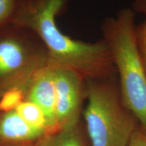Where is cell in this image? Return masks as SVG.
Returning a JSON list of instances; mask_svg holds the SVG:
<instances>
[{"instance_id": "7", "label": "cell", "mask_w": 146, "mask_h": 146, "mask_svg": "<svg viewBox=\"0 0 146 146\" xmlns=\"http://www.w3.org/2000/svg\"><path fill=\"white\" fill-rule=\"evenodd\" d=\"M44 133L36 130L22 118L14 110L2 113L0 117V140L13 145L33 143Z\"/></svg>"}, {"instance_id": "16", "label": "cell", "mask_w": 146, "mask_h": 146, "mask_svg": "<svg viewBox=\"0 0 146 146\" xmlns=\"http://www.w3.org/2000/svg\"><path fill=\"white\" fill-rule=\"evenodd\" d=\"M1 114H2V113H1V112H0V117H1Z\"/></svg>"}, {"instance_id": "15", "label": "cell", "mask_w": 146, "mask_h": 146, "mask_svg": "<svg viewBox=\"0 0 146 146\" xmlns=\"http://www.w3.org/2000/svg\"><path fill=\"white\" fill-rule=\"evenodd\" d=\"M11 146H35V144L33 143H25V144H17V145H14Z\"/></svg>"}, {"instance_id": "12", "label": "cell", "mask_w": 146, "mask_h": 146, "mask_svg": "<svg viewBox=\"0 0 146 146\" xmlns=\"http://www.w3.org/2000/svg\"><path fill=\"white\" fill-rule=\"evenodd\" d=\"M135 36L139 54L146 72V20L136 25Z\"/></svg>"}, {"instance_id": "13", "label": "cell", "mask_w": 146, "mask_h": 146, "mask_svg": "<svg viewBox=\"0 0 146 146\" xmlns=\"http://www.w3.org/2000/svg\"><path fill=\"white\" fill-rule=\"evenodd\" d=\"M128 146H146V136L136 131L131 137Z\"/></svg>"}, {"instance_id": "5", "label": "cell", "mask_w": 146, "mask_h": 146, "mask_svg": "<svg viewBox=\"0 0 146 146\" xmlns=\"http://www.w3.org/2000/svg\"><path fill=\"white\" fill-rule=\"evenodd\" d=\"M53 68L55 74L58 130L74 129L77 127L82 104L86 98V80L72 70L60 67Z\"/></svg>"}, {"instance_id": "1", "label": "cell", "mask_w": 146, "mask_h": 146, "mask_svg": "<svg viewBox=\"0 0 146 146\" xmlns=\"http://www.w3.org/2000/svg\"><path fill=\"white\" fill-rule=\"evenodd\" d=\"M68 0H20L12 23L35 33L46 47L49 64L68 69L85 80L117 75L112 55L103 39L94 43L73 39L58 28L56 17Z\"/></svg>"}, {"instance_id": "11", "label": "cell", "mask_w": 146, "mask_h": 146, "mask_svg": "<svg viewBox=\"0 0 146 146\" xmlns=\"http://www.w3.org/2000/svg\"><path fill=\"white\" fill-rule=\"evenodd\" d=\"M20 0H0V29L12 23Z\"/></svg>"}, {"instance_id": "3", "label": "cell", "mask_w": 146, "mask_h": 146, "mask_svg": "<svg viewBox=\"0 0 146 146\" xmlns=\"http://www.w3.org/2000/svg\"><path fill=\"white\" fill-rule=\"evenodd\" d=\"M116 76L86 80L83 114L91 146H128L136 131L137 120L123 104Z\"/></svg>"}, {"instance_id": "14", "label": "cell", "mask_w": 146, "mask_h": 146, "mask_svg": "<svg viewBox=\"0 0 146 146\" xmlns=\"http://www.w3.org/2000/svg\"><path fill=\"white\" fill-rule=\"evenodd\" d=\"M132 9L135 13H139L146 16V0H133Z\"/></svg>"}, {"instance_id": "8", "label": "cell", "mask_w": 146, "mask_h": 146, "mask_svg": "<svg viewBox=\"0 0 146 146\" xmlns=\"http://www.w3.org/2000/svg\"><path fill=\"white\" fill-rule=\"evenodd\" d=\"M15 110L31 127L45 135L46 134L47 131L46 118L41 109L35 104L25 100L16 108Z\"/></svg>"}, {"instance_id": "10", "label": "cell", "mask_w": 146, "mask_h": 146, "mask_svg": "<svg viewBox=\"0 0 146 146\" xmlns=\"http://www.w3.org/2000/svg\"><path fill=\"white\" fill-rule=\"evenodd\" d=\"M27 85L23 87H13L3 93L0 96V112L5 113L14 110L25 100Z\"/></svg>"}, {"instance_id": "4", "label": "cell", "mask_w": 146, "mask_h": 146, "mask_svg": "<svg viewBox=\"0 0 146 146\" xmlns=\"http://www.w3.org/2000/svg\"><path fill=\"white\" fill-rule=\"evenodd\" d=\"M48 64L46 47L35 33L14 23L0 29V96L27 85Z\"/></svg>"}, {"instance_id": "2", "label": "cell", "mask_w": 146, "mask_h": 146, "mask_svg": "<svg viewBox=\"0 0 146 146\" xmlns=\"http://www.w3.org/2000/svg\"><path fill=\"white\" fill-rule=\"evenodd\" d=\"M135 12L124 8L102 25V39L112 55L123 104L146 131V72L137 47Z\"/></svg>"}, {"instance_id": "6", "label": "cell", "mask_w": 146, "mask_h": 146, "mask_svg": "<svg viewBox=\"0 0 146 146\" xmlns=\"http://www.w3.org/2000/svg\"><path fill=\"white\" fill-rule=\"evenodd\" d=\"M25 100L33 102L43 111L47 121L46 134L58 131L56 116L55 74L52 66L48 64L31 78L27 86Z\"/></svg>"}, {"instance_id": "9", "label": "cell", "mask_w": 146, "mask_h": 146, "mask_svg": "<svg viewBox=\"0 0 146 146\" xmlns=\"http://www.w3.org/2000/svg\"><path fill=\"white\" fill-rule=\"evenodd\" d=\"M35 146H83L77 127L49 133L39 139Z\"/></svg>"}]
</instances>
